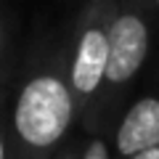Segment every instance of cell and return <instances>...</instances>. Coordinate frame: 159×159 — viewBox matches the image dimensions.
<instances>
[{
    "label": "cell",
    "instance_id": "6da1fadb",
    "mask_svg": "<svg viewBox=\"0 0 159 159\" xmlns=\"http://www.w3.org/2000/svg\"><path fill=\"white\" fill-rule=\"evenodd\" d=\"M77 125L66 51L32 64L8 114V159H53Z\"/></svg>",
    "mask_w": 159,
    "mask_h": 159
},
{
    "label": "cell",
    "instance_id": "7a4b0ae2",
    "mask_svg": "<svg viewBox=\"0 0 159 159\" xmlns=\"http://www.w3.org/2000/svg\"><path fill=\"white\" fill-rule=\"evenodd\" d=\"M117 0H85L77 16L74 40L66 53V80L74 101L77 125L90 133L103 90L109 58V21Z\"/></svg>",
    "mask_w": 159,
    "mask_h": 159
},
{
    "label": "cell",
    "instance_id": "3957f363",
    "mask_svg": "<svg viewBox=\"0 0 159 159\" xmlns=\"http://www.w3.org/2000/svg\"><path fill=\"white\" fill-rule=\"evenodd\" d=\"M148 45H151L148 16L138 6L117 0L111 21H109V58H106V74H103V90L90 133H98L101 127H106L109 117L122 101L119 96H125V90L135 82L141 66L146 64Z\"/></svg>",
    "mask_w": 159,
    "mask_h": 159
},
{
    "label": "cell",
    "instance_id": "277c9868",
    "mask_svg": "<svg viewBox=\"0 0 159 159\" xmlns=\"http://www.w3.org/2000/svg\"><path fill=\"white\" fill-rule=\"evenodd\" d=\"M154 146H159V93L138 98L119 117L111 135V148L117 159H130Z\"/></svg>",
    "mask_w": 159,
    "mask_h": 159
},
{
    "label": "cell",
    "instance_id": "5b68a950",
    "mask_svg": "<svg viewBox=\"0 0 159 159\" xmlns=\"http://www.w3.org/2000/svg\"><path fill=\"white\" fill-rule=\"evenodd\" d=\"M80 159H111V146H109V138L98 133H88L85 143H82V151Z\"/></svg>",
    "mask_w": 159,
    "mask_h": 159
},
{
    "label": "cell",
    "instance_id": "8992f818",
    "mask_svg": "<svg viewBox=\"0 0 159 159\" xmlns=\"http://www.w3.org/2000/svg\"><path fill=\"white\" fill-rule=\"evenodd\" d=\"M0 159H8V117L0 101Z\"/></svg>",
    "mask_w": 159,
    "mask_h": 159
},
{
    "label": "cell",
    "instance_id": "52a82bcc",
    "mask_svg": "<svg viewBox=\"0 0 159 159\" xmlns=\"http://www.w3.org/2000/svg\"><path fill=\"white\" fill-rule=\"evenodd\" d=\"M80 151H82V143H69V146L58 148L53 159H80Z\"/></svg>",
    "mask_w": 159,
    "mask_h": 159
},
{
    "label": "cell",
    "instance_id": "ba28073f",
    "mask_svg": "<svg viewBox=\"0 0 159 159\" xmlns=\"http://www.w3.org/2000/svg\"><path fill=\"white\" fill-rule=\"evenodd\" d=\"M130 159H159V146H154V148H146V151L135 154V157H130Z\"/></svg>",
    "mask_w": 159,
    "mask_h": 159
},
{
    "label": "cell",
    "instance_id": "9c48e42d",
    "mask_svg": "<svg viewBox=\"0 0 159 159\" xmlns=\"http://www.w3.org/2000/svg\"><path fill=\"white\" fill-rule=\"evenodd\" d=\"M3 48H6V34H3V27H0V61H3Z\"/></svg>",
    "mask_w": 159,
    "mask_h": 159
},
{
    "label": "cell",
    "instance_id": "30bf717a",
    "mask_svg": "<svg viewBox=\"0 0 159 159\" xmlns=\"http://www.w3.org/2000/svg\"><path fill=\"white\" fill-rule=\"evenodd\" d=\"M157 3H159V0H157Z\"/></svg>",
    "mask_w": 159,
    "mask_h": 159
}]
</instances>
